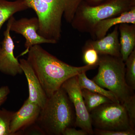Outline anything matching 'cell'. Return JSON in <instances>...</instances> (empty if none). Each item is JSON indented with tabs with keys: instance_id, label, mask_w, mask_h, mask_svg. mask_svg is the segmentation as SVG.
<instances>
[{
	"instance_id": "cell-1",
	"label": "cell",
	"mask_w": 135,
	"mask_h": 135,
	"mask_svg": "<svg viewBox=\"0 0 135 135\" xmlns=\"http://www.w3.org/2000/svg\"><path fill=\"white\" fill-rule=\"evenodd\" d=\"M27 60L33 70L48 97L52 96L70 78L93 70L97 66L76 67L59 60L40 45L28 51Z\"/></svg>"
},
{
	"instance_id": "cell-2",
	"label": "cell",
	"mask_w": 135,
	"mask_h": 135,
	"mask_svg": "<svg viewBox=\"0 0 135 135\" xmlns=\"http://www.w3.org/2000/svg\"><path fill=\"white\" fill-rule=\"evenodd\" d=\"M73 104L60 88L48 98L36 123L47 135H63L67 128L74 126L75 116Z\"/></svg>"
},
{
	"instance_id": "cell-3",
	"label": "cell",
	"mask_w": 135,
	"mask_h": 135,
	"mask_svg": "<svg viewBox=\"0 0 135 135\" xmlns=\"http://www.w3.org/2000/svg\"><path fill=\"white\" fill-rule=\"evenodd\" d=\"M135 7V0H105L95 6L83 0L71 24L78 31L90 34L99 21L119 16Z\"/></svg>"
},
{
	"instance_id": "cell-4",
	"label": "cell",
	"mask_w": 135,
	"mask_h": 135,
	"mask_svg": "<svg viewBox=\"0 0 135 135\" xmlns=\"http://www.w3.org/2000/svg\"><path fill=\"white\" fill-rule=\"evenodd\" d=\"M98 70L92 80L111 91L123 104L135 95L126 83V65L121 57L99 55Z\"/></svg>"
},
{
	"instance_id": "cell-5",
	"label": "cell",
	"mask_w": 135,
	"mask_h": 135,
	"mask_svg": "<svg viewBox=\"0 0 135 135\" xmlns=\"http://www.w3.org/2000/svg\"><path fill=\"white\" fill-rule=\"evenodd\" d=\"M90 113L92 126L95 129L117 131L133 129L126 109L120 103L104 104Z\"/></svg>"
},
{
	"instance_id": "cell-6",
	"label": "cell",
	"mask_w": 135,
	"mask_h": 135,
	"mask_svg": "<svg viewBox=\"0 0 135 135\" xmlns=\"http://www.w3.org/2000/svg\"><path fill=\"white\" fill-rule=\"evenodd\" d=\"M35 11L38 19V33L47 40L58 42L61 39L63 17L43 0H23Z\"/></svg>"
},
{
	"instance_id": "cell-7",
	"label": "cell",
	"mask_w": 135,
	"mask_h": 135,
	"mask_svg": "<svg viewBox=\"0 0 135 135\" xmlns=\"http://www.w3.org/2000/svg\"><path fill=\"white\" fill-rule=\"evenodd\" d=\"M61 88L66 92L74 107L75 114L74 126L86 131L88 135L94 134L90 113L84 103L77 75L66 80Z\"/></svg>"
},
{
	"instance_id": "cell-8",
	"label": "cell",
	"mask_w": 135,
	"mask_h": 135,
	"mask_svg": "<svg viewBox=\"0 0 135 135\" xmlns=\"http://www.w3.org/2000/svg\"><path fill=\"white\" fill-rule=\"evenodd\" d=\"M15 18L12 16L8 20L0 46V72L12 77L23 73L19 61L14 55L15 45L10 35L11 26Z\"/></svg>"
},
{
	"instance_id": "cell-9",
	"label": "cell",
	"mask_w": 135,
	"mask_h": 135,
	"mask_svg": "<svg viewBox=\"0 0 135 135\" xmlns=\"http://www.w3.org/2000/svg\"><path fill=\"white\" fill-rule=\"evenodd\" d=\"M39 28L38 19L36 17L22 18L18 20L15 18L13 20L11 26V31L21 35L26 40L25 44L26 50L20 56L27 53L30 49L35 45L57 43L56 42L47 40L40 35L38 33Z\"/></svg>"
},
{
	"instance_id": "cell-10",
	"label": "cell",
	"mask_w": 135,
	"mask_h": 135,
	"mask_svg": "<svg viewBox=\"0 0 135 135\" xmlns=\"http://www.w3.org/2000/svg\"><path fill=\"white\" fill-rule=\"evenodd\" d=\"M41 108L28 99L18 111L15 112L10 124L11 135H18L25 129L36 123Z\"/></svg>"
},
{
	"instance_id": "cell-11",
	"label": "cell",
	"mask_w": 135,
	"mask_h": 135,
	"mask_svg": "<svg viewBox=\"0 0 135 135\" xmlns=\"http://www.w3.org/2000/svg\"><path fill=\"white\" fill-rule=\"evenodd\" d=\"M19 61L28 83L29 96L27 99L42 109L46 104L48 97L27 59H21Z\"/></svg>"
},
{
	"instance_id": "cell-12",
	"label": "cell",
	"mask_w": 135,
	"mask_h": 135,
	"mask_svg": "<svg viewBox=\"0 0 135 135\" xmlns=\"http://www.w3.org/2000/svg\"><path fill=\"white\" fill-rule=\"evenodd\" d=\"M119 34V25H116L110 33L99 40L87 41L84 47L92 48L99 55H108L120 57H121L120 46Z\"/></svg>"
},
{
	"instance_id": "cell-13",
	"label": "cell",
	"mask_w": 135,
	"mask_h": 135,
	"mask_svg": "<svg viewBox=\"0 0 135 135\" xmlns=\"http://www.w3.org/2000/svg\"><path fill=\"white\" fill-rule=\"evenodd\" d=\"M123 23L135 24V7L119 16L99 21L90 34L93 40H99L106 35L112 27Z\"/></svg>"
},
{
	"instance_id": "cell-14",
	"label": "cell",
	"mask_w": 135,
	"mask_h": 135,
	"mask_svg": "<svg viewBox=\"0 0 135 135\" xmlns=\"http://www.w3.org/2000/svg\"><path fill=\"white\" fill-rule=\"evenodd\" d=\"M121 57L126 62L135 49V24L123 23L119 25Z\"/></svg>"
},
{
	"instance_id": "cell-15",
	"label": "cell",
	"mask_w": 135,
	"mask_h": 135,
	"mask_svg": "<svg viewBox=\"0 0 135 135\" xmlns=\"http://www.w3.org/2000/svg\"><path fill=\"white\" fill-rule=\"evenodd\" d=\"M71 24L80 3L83 0H43Z\"/></svg>"
},
{
	"instance_id": "cell-16",
	"label": "cell",
	"mask_w": 135,
	"mask_h": 135,
	"mask_svg": "<svg viewBox=\"0 0 135 135\" xmlns=\"http://www.w3.org/2000/svg\"><path fill=\"white\" fill-rule=\"evenodd\" d=\"M29 8L23 0H16L13 1L0 0V31L4 23L11 17L17 12Z\"/></svg>"
},
{
	"instance_id": "cell-17",
	"label": "cell",
	"mask_w": 135,
	"mask_h": 135,
	"mask_svg": "<svg viewBox=\"0 0 135 135\" xmlns=\"http://www.w3.org/2000/svg\"><path fill=\"white\" fill-rule=\"evenodd\" d=\"M83 72L77 75L78 82L81 89H86L92 92L98 93L109 98L114 103H120L118 98L111 91L104 89L88 79L86 74Z\"/></svg>"
},
{
	"instance_id": "cell-18",
	"label": "cell",
	"mask_w": 135,
	"mask_h": 135,
	"mask_svg": "<svg viewBox=\"0 0 135 135\" xmlns=\"http://www.w3.org/2000/svg\"><path fill=\"white\" fill-rule=\"evenodd\" d=\"M81 94L84 103L89 113L102 105L113 102L103 95L92 92L86 89H81Z\"/></svg>"
},
{
	"instance_id": "cell-19",
	"label": "cell",
	"mask_w": 135,
	"mask_h": 135,
	"mask_svg": "<svg viewBox=\"0 0 135 135\" xmlns=\"http://www.w3.org/2000/svg\"><path fill=\"white\" fill-rule=\"evenodd\" d=\"M126 80L128 86L135 90V49L131 53L125 62Z\"/></svg>"
},
{
	"instance_id": "cell-20",
	"label": "cell",
	"mask_w": 135,
	"mask_h": 135,
	"mask_svg": "<svg viewBox=\"0 0 135 135\" xmlns=\"http://www.w3.org/2000/svg\"><path fill=\"white\" fill-rule=\"evenodd\" d=\"M15 112L0 109V135H11L10 124Z\"/></svg>"
},
{
	"instance_id": "cell-21",
	"label": "cell",
	"mask_w": 135,
	"mask_h": 135,
	"mask_svg": "<svg viewBox=\"0 0 135 135\" xmlns=\"http://www.w3.org/2000/svg\"><path fill=\"white\" fill-rule=\"evenodd\" d=\"M83 59L86 65L98 66L99 56L94 49L90 47L83 48Z\"/></svg>"
},
{
	"instance_id": "cell-22",
	"label": "cell",
	"mask_w": 135,
	"mask_h": 135,
	"mask_svg": "<svg viewBox=\"0 0 135 135\" xmlns=\"http://www.w3.org/2000/svg\"><path fill=\"white\" fill-rule=\"evenodd\" d=\"M123 105L127 113L131 127L135 130V95Z\"/></svg>"
},
{
	"instance_id": "cell-23",
	"label": "cell",
	"mask_w": 135,
	"mask_h": 135,
	"mask_svg": "<svg viewBox=\"0 0 135 135\" xmlns=\"http://www.w3.org/2000/svg\"><path fill=\"white\" fill-rule=\"evenodd\" d=\"M94 134L98 135H134L135 130L129 129L127 130H105L95 129Z\"/></svg>"
},
{
	"instance_id": "cell-24",
	"label": "cell",
	"mask_w": 135,
	"mask_h": 135,
	"mask_svg": "<svg viewBox=\"0 0 135 135\" xmlns=\"http://www.w3.org/2000/svg\"><path fill=\"white\" fill-rule=\"evenodd\" d=\"M20 135H46L42 129L36 123L27 127L18 133Z\"/></svg>"
},
{
	"instance_id": "cell-25",
	"label": "cell",
	"mask_w": 135,
	"mask_h": 135,
	"mask_svg": "<svg viewBox=\"0 0 135 135\" xmlns=\"http://www.w3.org/2000/svg\"><path fill=\"white\" fill-rule=\"evenodd\" d=\"M10 93V90L8 86H3L0 88V107L7 99Z\"/></svg>"
},
{
	"instance_id": "cell-26",
	"label": "cell",
	"mask_w": 135,
	"mask_h": 135,
	"mask_svg": "<svg viewBox=\"0 0 135 135\" xmlns=\"http://www.w3.org/2000/svg\"><path fill=\"white\" fill-rule=\"evenodd\" d=\"M88 133L83 129L77 130L72 127L66 128L64 131L63 135H87Z\"/></svg>"
},
{
	"instance_id": "cell-27",
	"label": "cell",
	"mask_w": 135,
	"mask_h": 135,
	"mask_svg": "<svg viewBox=\"0 0 135 135\" xmlns=\"http://www.w3.org/2000/svg\"><path fill=\"white\" fill-rule=\"evenodd\" d=\"M88 5L95 6L100 4L103 2L105 0H83Z\"/></svg>"
}]
</instances>
